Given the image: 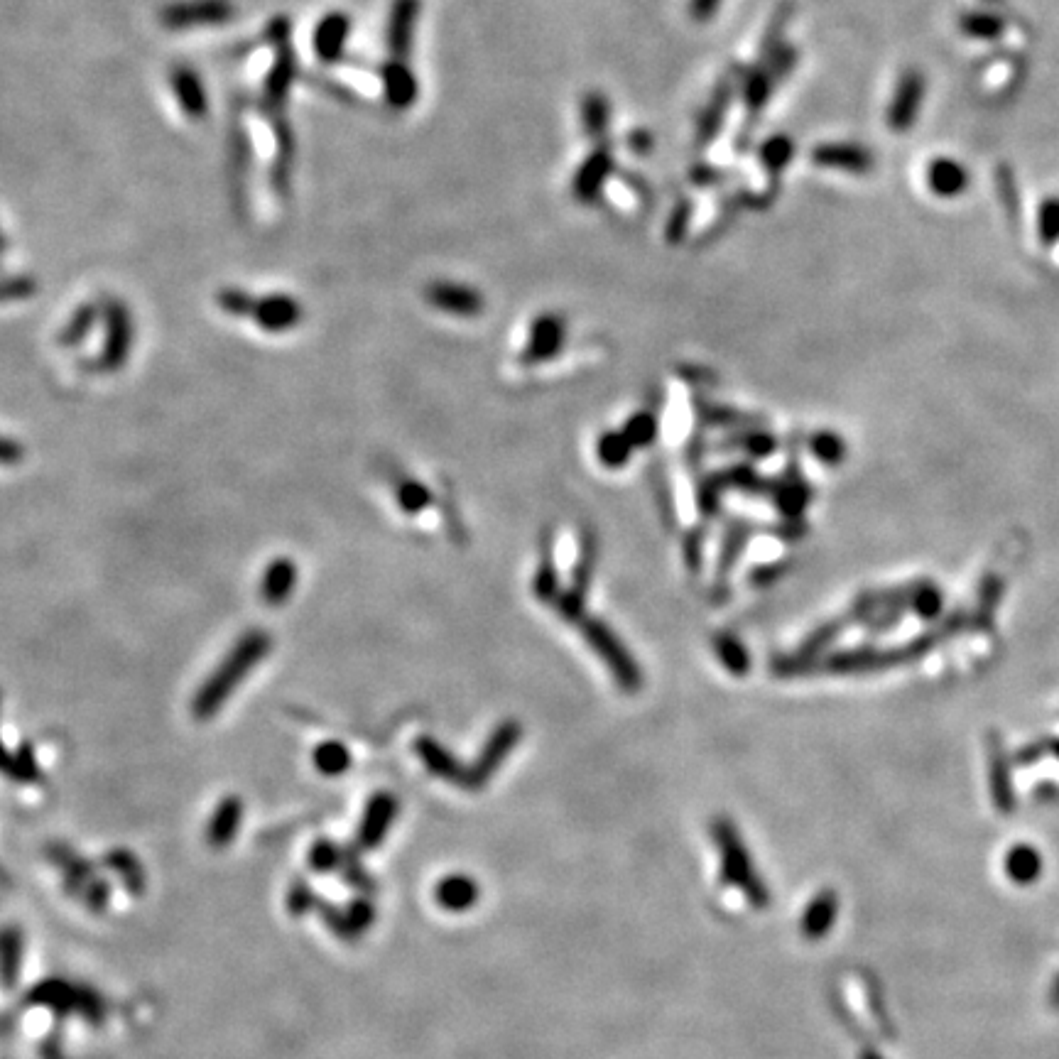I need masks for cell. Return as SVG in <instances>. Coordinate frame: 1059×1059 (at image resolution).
<instances>
[{"label":"cell","instance_id":"cell-30","mask_svg":"<svg viewBox=\"0 0 1059 1059\" xmlns=\"http://www.w3.org/2000/svg\"><path fill=\"white\" fill-rule=\"evenodd\" d=\"M99 314H101L99 304H94V302L81 304L72 317H69V322L64 324V329L59 331V339H57L59 344L62 346L81 344V341L86 339V334L94 329V324L99 322Z\"/></svg>","mask_w":1059,"mask_h":1059},{"label":"cell","instance_id":"cell-45","mask_svg":"<svg viewBox=\"0 0 1059 1059\" xmlns=\"http://www.w3.org/2000/svg\"><path fill=\"white\" fill-rule=\"evenodd\" d=\"M692 224V204L680 202L672 209L670 221L665 226V236L670 243H680L687 236V228Z\"/></svg>","mask_w":1059,"mask_h":1059},{"label":"cell","instance_id":"cell-35","mask_svg":"<svg viewBox=\"0 0 1059 1059\" xmlns=\"http://www.w3.org/2000/svg\"><path fill=\"white\" fill-rule=\"evenodd\" d=\"M942 606H944L942 591H939L934 584H930V581H920V586H917L915 596H912V601H910L912 611H915L920 618H925V621H934V618L942 613Z\"/></svg>","mask_w":1059,"mask_h":1059},{"label":"cell","instance_id":"cell-1","mask_svg":"<svg viewBox=\"0 0 1059 1059\" xmlns=\"http://www.w3.org/2000/svg\"><path fill=\"white\" fill-rule=\"evenodd\" d=\"M273 648V640L265 631H253L243 633L241 638L233 643V648L228 650V655L221 660V665L206 677L199 692L194 694L192 711L197 719H209V716L219 714L221 706L226 704V699L241 687L243 680L265 660Z\"/></svg>","mask_w":1059,"mask_h":1059},{"label":"cell","instance_id":"cell-53","mask_svg":"<svg viewBox=\"0 0 1059 1059\" xmlns=\"http://www.w3.org/2000/svg\"><path fill=\"white\" fill-rule=\"evenodd\" d=\"M628 143H631V148L640 152V155H645V152L653 148V140H650V135L643 133V130H635L631 138H628Z\"/></svg>","mask_w":1059,"mask_h":1059},{"label":"cell","instance_id":"cell-41","mask_svg":"<svg viewBox=\"0 0 1059 1059\" xmlns=\"http://www.w3.org/2000/svg\"><path fill=\"white\" fill-rule=\"evenodd\" d=\"M37 292V280L30 275H10L0 278V304L30 300Z\"/></svg>","mask_w":1059,"mask_h":1059},{"label":"cell","instance_id":"cell-23","mask_svg":"<svg viewBox=\"0 0 1059 1059\" xmlns=\"http://www.w3.org/2000/svg\"><path fill=\"white\" fill-rule=\"evenodd\" d=\"M731 96H733L731 81H721V84L716 86L711 101L706 103L702 118H699V128H697L699 148L709 145L711 140L716 138V133H719L721 126H724L726 111H729V106H731Z\"/></svg>","mask_w":1059,"mask_h":1059},{"label":"cell","instance_id":"cell-27","mask_svg":"<svg viewBox=\"0 0 1059 1059\" xmlns=\"http://www.w3.org/2000/svg\"><path fill=\"white\" fill-rule=\"evenodd\" d=\"M930 187L934 194L939 197H957L959 192H964L966 184H969V175H966L964 167L959 162L947 160H934L930 165Z\"/></svg>","mask_w":1059,"mask_h":1059},{"label":"cell","instance_id":"cell-34","mask_svg":"<svg viewBox=\"0 0 1059 1059\" xmlns=\"http://www.w3.org/2000/svg\"><path fill=\"white\" fill-rule=\"evenodd\" d=\"M790 18H792V3L780 5L778 13H775L773 20H770L768 30H765L763 45H760V59H763V62H768V59L782 47V40H785V30H787V25H790Z\"/></svg>","mask_w":1059,"mask_h":1059},{"label":"cell","instance_id":"cell-19","mask_svg":"<svg viewBox=\"0 0 1059 1059\" xmlns=\"http://www.w3.org/2000/svg\"><path fill=\"white\" fill-rule=\"evenodd\" d=\"M564 344V322L557 314H542L535 319L530 331L528 349L523 353L525 363H542L547 358H555L557 351Z\"/></svg>","mask_w":1059,"mask_h":1059},{"label":"cell","instance_id":"cell-28","mask_svg":"<svg viewBox=\"0 0 1059 1059\" xmlns=\"http://www.w3.org/2000/svg\"><path fill=\"white\" fill-rule=\"evenodd\" d=\"M581 126L591 140H604L611 126V103L599 91H591L581 101Z\"/></svg>","mask_w":1059,"mask_h":1059},{"label":"cell","instance_id":"cell-22","mask_svg":"<svg viewBox=\"0 0 1059 1059\" xmlns=\"http://www.w3.org/2000/svg\"><path fill=\"white\" fill-rule=\"evenodd\" d=\"M812 160H814V165H819V167L856 172V175H863V172L873 170L871 152L858 148V145H849V143L819 145V148L812 152Z\"/></svg>","mask_w":1059,"mask_h":1059},{"label":"cell","instance_id":"cell-20","mask_svg":"<svg viewBox=\"0 0 1059 1059\" xmlns=\"http://www.w3.org/2000/svg\"><path fill=\"white\" fill-rule=\"evenodd\" d=\"M836 915H839V895H836L834 890H819V893L809 900L807 910L802 912V937H807L809 942H817V939L827 937V934L832 932Z\"/></svg>","mask_w":1059,"mask_h":1059},{"label":"cell","instance_id":"cell-10","mask_svg":"<svg viewBox=\"0 0 1059 1059\" xmlns=\"http://www.w3.org/2000/svg\"><path fill=\"white\" fill-rule=\"evenodd\" d=\"M520 733L523 731H520L518 721H503V724L493 731V736L488 738L486 746H483L474 768L466 770L464 787H469V790H481V787L496 775V770L501 768L503 760L508 758V753L515 748V743L520 741Z\"/></svg>","mask_w":1059,"mask_h":1059},{"label":"cell","instance_id":"cell-24","mask_svg":"<svg viewBox=\"0 0 1059 1059\" xmlns=\"http://www.w3.org/2000/svg\"><path fill=\"white\" fill-rule=\"evenodd\" d=\"M415 751H417V756L422 758V763H425V768L429 770V773L437 775V778L454 780L464 785L466 770L456 763V758L442 746V743L432 741V738H420Z\"/></svg>","mask_w":1059,"mask_h":1059},{"label":"cell","instance_id":"cell-3","mask_svg":"<svg viewBox=\"0 0 1059 1059\" xmlns=\"http://www.w3.org/2000/svg\"><path fill=\"white\" fill-rule=\"evenodd\" d=\"M711 834H714V841H716V846H719V854H721V878H724L729 885L741 888L756 910L768 908L770 905L768 888H765V883L758 878L756 868H753L751 854H748V849L743 846L741 836H738L731 819H724V817L714 819V824H711Z\"/></svg>","mask_w":1059,"mask_h":1059},{"label":"cell","instance_id":"cell-33","mask_svg":"<svg viewBox=\"0 0 1059 1059\" xmlns=\"http://www.w3.org/2000/svg\"><path fill=\"white\" fill-rule=\"evenodd\" d=\"M633 449L635 447L628 442V437L623 432H606L604 437L599 439V459L601 464L611 466V469H618V466L626 464V461L631 459Z\"/></svg>","mask_w":1059,"mask_h":1059},{"label":"cell","instance_id":"cell-37","mask_svg":"<svg viewBox=\"0 0 1059 1059\" xmlns=\"http://www.w3.org/2000/svg\"><path fill=\"white\" fill-rule=\"evenodd\" d=\"M395 493H398L400 508H403L407 515H417L422 508H427V505L432 503V496H429L427 488L422 486L420 481L407 479V476H403V479L398 481Z\"/></svg>","mask_w":1059,"mask_h":1059},{"label":"cell","instance_id":"cell-25","mask_svg":"<svg viewBox=\"0 0 1059 1059\" xmlns=\"http://www.w3.org/2000/svg\"><path fill=\"white\" fill-rule=\"evenodd\" d=\"M988 760H991L993 802H996L1001 812H1010L1013 809V787H1010V770L1006 753H1003V743H998V738H991V743H988Z\"/></svg>","mask_w":1059,"mask_h":1059},{"label":"cell","instance_id":"cell-36","mask_svg":"<svg viewBox=\"0 0 1059 1059\" xmlns=\"http://www.w3.org/2000/svg\"><path fill=\"white\" fill-rule=\"evenodd\" d=\"M314 763H317V768L322 770V773L339 775L351 765V756L339 741H327L314 751Z\"/></svg>","mask_w":1059,"mask_h":1059},{"label":"cell","instance_id":"cell-43","mask_svg":"<svg viewBox=\"0 0 1059 1059\" xmlns=\"http://www.w3.org/2000/svg\"><path fill=\"white\" fill-rule=\"evenodd\" d=\"M655 432H657V420L653 412H638V415L628 420L626 429H623V434H626L628 442H631L633 447H645V444L653 442Z\"/></svg>","mask_w":1059,"mask_h":1059},{"label":"cell","instance_id":"cell-18","mask_svg":"<svg viewBox=\"0 0 1059 1059\" xmlns=\"http://www.w3.org/2000/svg\"><path fill=\"white\" fill-rule=\"evenodd\" d=\"M613 165V150L606 143H601L599 148L591 152L584 160V165L579 167L577 177H574V197L579 202H594L596 194L601 192V187L606 184V179L611 177Z\"/></svg>","mask_w":1059,"mask_h":1059},{"label":"cell","instance_id":"cell-52","mask_svg":"<svg viewBox=\"0 0 1059 1059\" xmlns=\"http://www.w3.org/2000/svg\"><path fill=\"white\" fill-rule=\"evenodd\" d=\"M719 3H721V0H692V5H689V10H692V18L697 20V23H706V20H709L711 15L716 13Z\"/></svg>","mask_w":1059,"mask_h":1059},{"label":"cell","instance_id":"cell-5","mask_svg":"<svg viewBox=\"0 0 1059 1059\" xmlns=\"http://www.w3.org/2000/svg\"><path fill=\"white\" fill-rule=\"evenodd\" d=\"M581 635H584L586 643L594 648V653L606 662L613 680L618 682V687H621L623 692H638L640 684H643V675H640L631 653H628L621 640L611 633V628H608L604 621H599V618H581Z\"/></svg>","mask_w":1059,"mask_h":1059},{"label":"cell","instance_id":"cell-40","mask_svg":"<svg viewBox=\"0 0 1059 1059\" xmlns=\"http://www.w3.org/2000/svg\"><path fill=\"white\" fill-rule=\"evenodd\" d=\"M393 814H395V800H390L388 795H380L371 802V812H368V819H366L368 841H376L378 836L385 832V824L390 822Z\"/></svg>","mask_w":1059,"mask_h":1059},{"label":"cell","instance_id":"cell-9","mask_svg":"<svg viewBox=\"0 0 1059 1059\" xmlns=\"http://www.w3.org/2000/svg\"><path fill=\"white\" fill-rule=\"evenodd\" d=\"M910 660L908 648H893V650H878V648H856V650H841V653L829 655L827 660H822L819 672H832V675H858V672H876V670H888V667L898 665V662Z\"/></svg>","mask_w":1059,"mask_h":1059},{"label":"cell","instance_id":"cell-2","mask_svg":"<svg viewBox=\"0 0 1059 1059\" xmlns=\"http://www.w3.org/2000/svg\"><path fill=\"white\" fill-rule=\"evenodd\" d=\"M263 37L273 47V64H270L268 74H265L263 91H260V113L268 121V118L285 116L290 89L295 86L297 74H300V62H297V52L292 47L290 18H285V15L270 18Z\"/></svg>","mask_w":1059,"mask_h":1059},{"label":"cell","instance_id":"cell-21","mask_svg":"<svg viewBox=\"0 0 1059 1059\" xmlns=\"http://www.w3.org/2000/svg\"><path fill=\"white\" fill-rule=\"evenodd\" d=\"M297 579V564L290 557H278L265 567L263 581H260V596L268 606H282L295 591Z\"/></svg>","mask_w":1059,"mask_h":1059},{"label":"cell","instance_id":"cell-48","mask_svg":"<svg viewBox=\"0 0 1059 1059\" xmlns=\"http://www.w3.org/2000/svg\"><path fill=\"white\" fill-rule=\"evenodd\" d=\"M1040 233L1045 243H1055L1059 238V202H1047L1040 216Z\"/></svg>","mask_w":1059,"mask_h":1059},{"label":"cell","instance_id":"cell-29","mask_svg":"<svg viewBox=\"0 0 1059 1059\" xmlns=\"http://www.w3.org/2000/svg\"><path fill=\"white\" fill-rule=\"evenodd\" d=\"M1006 873L1015 885H1030L1042 873V856L1028 844L1013 846L1006 856Z\"/></svg>","mask_w":1059,"mask_h":1059},{"label":"cell","instance_id":"cell-58","mask_svg":"<svg viewBox=\"0 0 1059 1059\" xmlns=\"http://www.w3.org/2000/svg\"><path fill=\"white\" fill-rule=\"evenodd\" d=\"M1050 751H1052V753H1057V756H1059V741H1052V748H1050Z\"/></svg>","mask_w":1059,"mask_h":1059},{"label":"cell","instance_id":"cell-12","mask_svg":"<svg viewBox=\"0 0 1059 1059\" xmlns=\"http://www.w3.org/2000/svg\"><path fill=\"white\" fill-rule=\"evenodd\" d=\"M167 81H170L175 101L179 103V108H182V113L189 121L199 123L209 116V94H206L202 74H199L192 64H172Z\"/></svg>","mask_w":1059,"mask_h":1059},{"label":"cell","instance_id":"cell-49","mask_svg":"<svg viewBox=\"0 0 1059 1059\" xmlns=\"http://www.w3.org/2000/svg\"><path fill=\"white\" fill-rule=\"evenodd\" d=\"M741 444L748 449V452L756 456H768V454H773V449H775V439L765 432L743 434Z\"/></svg>","mask_w":1059,"mask_h":1059},{"label":"cell","instance_id":"cell-17","mask_svg":"<svg viewBox=\"0 0 1059 1059\" xmlns=\"http://www.w3.org/2000/svg\"><path fill=\"white\" fill-rule=\"evenodd\" d=\"M922 96H925V79L917 72H905L900 79L898 89H895L893 103L888 108V126L893 130H908L915 123L917 111L922 106Z\"/></svg>","mask_w":1059,"mask_h":1059},{"label":"cell","instance_id":"cell-42","mask_svg":"<svg viewBox=\"0 0 1059 1059\" xmlns=\"http://www.w3.org/2000/svg\"><path fill=\"white\" fill-rule=\"evenodd\" d=\"M716 653H719L721 662L733 672V675H746L748 672V655L743 650V645L738 640H733L731 635L716 640Z\"/></svg>","mask_w":1059,"mask_h":1059},{"label":"cell","instance_id":"cell-8","mask_svg":"<svg viewBox=\"0 0 1059 1059\" xmlns=\"http://www.w3.org/2000/svg\"><path fill=\"white\" fill-rule=\"evenodd\" d=\"M273 130L275 140V155L273 165H270V189H273L275 199L278 202H290L292 194V175H295L297 165V135L292 123L285 116H275L265 121Z\"/></svg>","mask_w":1059,"mask_h":1059},{"label":"cell","instance_id":"cell-51","mask_svg":"<svg viewBox=\"0 0 1059 1059\" xmlns=\"http://www.w3.org/2000/svg\"><path fill=\"white\" fill-rule=\"evenodd\" d=\"M964 30L971 32V35L993 37L998 30H1001V25H998V20H993V18H979V15H974V18H966Z\"/></svg>","mask_w":1059,"mask_h":1059},{"label":"cell","instance_id":"cell-7","mask_svg":"<svg viewBox=\"0 0 1059 1059\" xmlns=\"http://www.w3.org/2000/svg\"><path fill=\"white\" fill-rule=\"evenodd\" d=\"M103 322H106V341L99 358L101 371H116L128 361L133 349V317L126 302L106 300L101 304Z\"/></svg>","mask_w":1059,"mask_h":1059},{"label":"cell","instance_id":"cell-32","mask_svg":"<svg viewBox=\"0 0 1059 1059\" xmlns=\"http://www.w3.org/2000/svg\"><path fill=\"white\" fill-rule=\"evenodd\" d=\"M792 157H795V143L787 135H773L760 148V162H763V167L770 175H780L790 165Z\"/></svg>","mask_w":1059,"mask_h":1059},{"label":"cell","instance_id":"cell-54","mask_svg":"<svg viewBox=\"0 0 1059 1059\" xmlns=\"http://www.w3.org/2000/svg\"><path fill=\"white\" fill-rule=\"evenodd\" d=\"M0 768H10V758H8V753H5L3 741H0Z\"/></svg>","mask_w":1059,"mask_h":1059},{"label":"cell","instance_id":"cell-47","mask_svg":"<svg viewBox=\"0 0 1059 1059\" xmlns=\"http://www.w3.org/2000/svg\"><path fill=\"white\" fill-rule=\"evenodd\" d=\"M795 64H797V52L792 50L790 45H782L780 50L775 52L773 57L768 59V62H765V69H768L770 76H773V79L778 81V79H782V76L790 74L792 69H795Z\"/></svg>","mask_w":1059,"mask_h":1059},{"label":"cell","instance_id":"cell-16","mask_svg":"<svg viewBox=\"0 0 1059 1059\" xmlns=\"http://www.w3.org/2000/svg\"><path fill=\"white\" fill-rule=\"evenodd\" d=\"M380 89L383 99L393 111H407L417 103L420 96V84L407 59H388L380 67Z\"/></svg>","mask_w":1059,"mask_h":1059},{"label":"cell","instance_id":"cell-26","mask_svg":"<svg viewBox=\"0 0 1059 1059\" xmlns=\"http://www.w3.org/2000/svg\"><path fill=\"white\" fill-rule=\"evenodd\" d=\"M437 900L442 908L452 912L469 910L474 908L476 900H479V885L469 876H449L439 883Z\"/></svg>","mask_w":1059,"mask_h":1059},{"label":"cell","instance_id":"cell-55","mask_svg":"<svg viewBox=\"0 0 1059 1059\" xmlns=\"http://www.w3.org/2000/svg\"><path fill=\"white\" fill-rule=\"evenodd\" d=\"M858 1059H883V1057L878 1055V1052H873V1050H863L861 1055H858Z\"/></svg>","mask_w":1059,"mask_h":1059},{"label":"cell","instance_id":"cell-44","mask_svg":"<svg viewBox=\"0 0 1059 1059\" xmlns=\"http://www.w3.org/2000/svg\"><path fill=\"white\" fill-rule=\"evenodd\" d=\"M812 452L819 461H824V464H839L846 454V444L841 442L836 434L824 432V434H819V437H814Z\"/></svg>","mask_w":1059,"mask_h":1059},{"label":"cell","instance_id":"cell-31","mask_svg":"<svg viewBox=\"0 0 1059 1059\" xmlns=\"http://www.w3.org/2000/svg\"><path fill=\"white\" fill-rule=\"evenodd\" d=\"M773 84H775V79L770 76V72L765 67L748 69L746 89H743V101H746V108L751 111V116H758V113L763 111L765 103H768L770 99V94H773Z\"/></svg>","mask_w":1059,"mask_h":1059},{"label":"cell","instance_id":"cell-4","mask_svg":"<svg viewBox=\"0 0 1059 1059\" xmlns=\"http://www.w3.org/2000/svg\"><path fill=\"white\" fill-rule=\"evenodd\" d=\"M243 99L236 101L228 123V148H226V170H228V192H231L233 211L238 216L248 214V175L253 167V143L243 123Z\"/></svg>","mask_w":1059,"mask_h":1059},{"label":"cell","instance_id":"cell-38","mask_svg":"<svg viewBox=\"0 0 1059 1059\" xmlns=\"http://www.w3.org/2000/svg\"><path fill=\"white\" fill-rule=\"evenodd\" d=\"M216 302H219V307L224 309L226 314L238 319L251 317L255 307V297L251 292L241 290V287H224V290L216 292Z\"/></svg>","mask_w":1059,"mask_h":1059},{"label":"cell","instance_id":"cell-6","mask_svg":"<svg viewBox=\"0 0 1059 1059\" xmlns=\"http://www.w3.org/2000/svg\"><path fill=\"white\" fill-rule=\"evenodd\" d=\"M160 25L165 30L184 32L197 27L228 25L236 15L233 0H172L160 8Z\"/></svg>","mask_w":1059,"mask_h":1059},{"label":"cell","instance_id":"cell-13","mask_svg":"<svg viewBox=\"0 0 1059 1059\" xmlns=\"http://www.w3.org/2000/svg\"><path fill=\"white\" fill-rule=\"evenodd\" d=\"M251 319L268 334H285V331L300 327L304 309L295 297L285 295V292H275V295H265L255 300Z\"/></svg>","mask_w":1059,"mask_h":1059},{"label":"cell","instance_id":"cell-57","mask_svg":"<svg viewBox=\"0 0 1059 1059\" xmlns=\"http://www.w3.org/2000/svg\"><path fill=\"white\" fill-rule=\"evenodd\" d=\"M1052 998H1055V1006H1059V979H1057V986H1055V996H1052Z\"/></svg>","mask_w":1059,"mask_h":1059},{"label":"cell","instance_id":"cell-46","mask_svg":"<svg viewBox=\"0 0 1059 1059\" xmlns=\"http://www.w3.org/2000/svg\"><path fill=\"white\" fill-rule=\"evenodd\" d=\"M1001 594H1003V581L998 577H986L979 591V613L984 616L986 626L991 623L993 608H996L998 601H1001Z\"/></svg>","mask_w":1059,"mask_h":1059},{"label":"cell","instance_id":"cell-39","mask_svg":"<svg viewBox=\"0 0 1059 1059\" xmlns=\"http://www.w3.org/2000/svg\"><path fill=\"white\" fill-rule=\"evenodd\" d=\"M535 594L540 601H557V596H559L555 562H552V552H547V547H545V552H542L540 569H537Z\"/></svg>","mask_w":1059,"mask_h":1059},{"label":"cell","instance_id":"cell-11","mask_svg":"<svg viewBox=\"0 0 1059 1059\" xmlns=\"http://www.w3.org/2000/svg\"><path fill=\"white\" fill-rule=\"evenodd\" d=\"M422 0H393L385 25V47L390 59H407L415 50V32L420 23Z\"/></svg>","mask_w":1059,"mask_h":1059},{"label":"cell","instance_id":"cell-56","mask_svg":"<svg viewBox=\"0 0 1059 1059\" xmlns=\"http://www.w3.org/2000/svg\"><path fill=\"white\" fill-rule=\"evenodd\" d=\"M5 248H8V241H5V233H3V228H0V253H3Z\"/></svg>","mask_w":1059,"mask_h":1059},{"label":"cell","instance_id":"cell-14","mask_svg":"<svg viewBox=\"0 0 1059 1059\" xmlns=\"http://www.w3.org/2000/svg\"><path fill=\"white\" fill-rule=\"evenodd\" d=\"M351 18L344 10H329L322 15L317 27L312 32V50L322 64H339L344 62L346 40L351 35Z\"/></svg>","mask_w":1059,"mask_h":1059},{"label":"cell","instance_id":"cell-15","mask_svg":"<svg viewBox=\"0 0 1059 1059\" xmlns=\"http://www.w3.org/2000/svg\"><path fill=\"white\" fill-rule=\"evenodd\" d=\"M425 300L442 312L454 317H479L483 312V297L476 287L461 285V282L437 280L425 287Z\"/></svg>","mask_w":1059,"mask_h":1059},{"label":"cell","instance_id":"cell-50","mask_svg":"<svg viewBox=\"0 0 1059 1059\" xmlns=\"http://www.w3.org/2000/svg\"><path fill=\"white\" fill-rule=\"evenodd\" d=\"M25 456V449L23 444L13 442V439L3 437L0 434V466H13V464H20Z\"/></svg>","mask_w":1059,"mask_h":1059}]
</instances>
